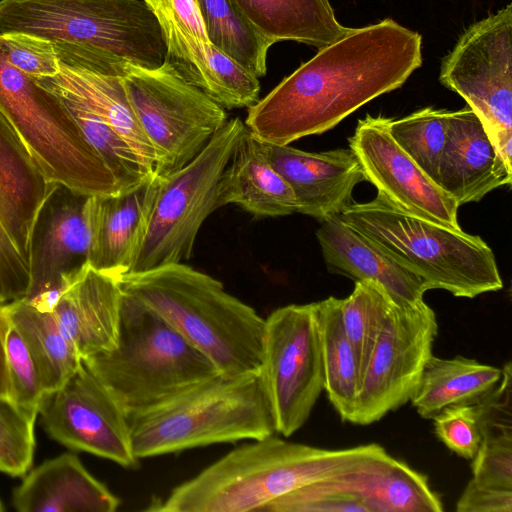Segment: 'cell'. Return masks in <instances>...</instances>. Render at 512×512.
<instances>
[{
  "instance_id": "obj_22",
  "label": "cell",
  "mask_w": 512,
  "mask_h": 512,
  "mask_svg": "<svg viewBox=\"0 0 512 512\" xmlns=\"http://www.w3.org/2000/svg\"><path fill=\"white\" fill-rule=\"evenodd\" d=\"M156 174L141 186L111 195L89 196L88 263L119 277L129 271L143 237L157 190Z\"/></svg>"
},
{
  "instance_id": "obj_29",
  "label": "cell",
  "mask_w": 512,
  "mask_h": 512,
  "mask_svg": "<svg viewBox=\"0 0 512 512\" xmlns=\"http://www.w3.org/2000/svg\"><path fill=\"white\" fill-rule=\"evenodd\" d=\"M8 311L35 365L43 393L57 389L77 370L82 358L51 311L24 299L9 302Z\"/></svg>"
},
{
  "instance_id": "obj_4",
  "label": "cell",
  "mask_w": 512,
  "mask_h": 512,
  "mask_svg": "<svg viewBox=\"0 0 512 512\" xmlns=\"http://www.w3.org/2000/svg\"><path fill=\"white\" fill-rule=\"evenodd\" d=\"M118 281L124 294L160 315L220 374L260 372L265 319L217 279L175 263L125 273Z\"/></svg>"
},
{
  "instance_id": "obj_32",
  "label": "cell",
  "mask_w": 512,
  "mask_h": 512,
  "mask_svg": "<svg viewBox=\"0 0 512 512\" xmlns=\"http://www.w3.org/2000/svg\"><path fill=\"white\" fill-rule=\"evenodd\" d=\"M196 2L210 41L249 73L264 76L271 44L256 33L230 0Z\"/></svg>"
},
{
  "instance_id": "obj_35",
  "label": "cell",
  "mask_w": 512,
  "mask_h": 512,
  "mask_svg": "<svg viewBox=\"0 0 512 512\" xmlns=\"http://www.w3.org/2000/svg\"><path fill=\"white\" fill-rule=\"evenodd\" d=\"M37 415L0 396V472L23 476L30 469L35 449Z\"/></svg>"
},
{
  "instance_id": "obj_20",
  "label": "cell",
  "mask_w": 512,
  "mask_h": 512,
  "mask_svg": "<svg viewBox=\"0 0 512 512\" xmlns=\"http://www.w3.org/2000/svg\"><path fill=\"white\" fill-rule=\"evenodd\" d=\"M166 39L165 62L186 82L224 109L249 108L258 101L259 78L249 73L209 37L158 18Z\"/></svg>"
},
{
  "instance_id": "obj_18",
  "label": "cell",
  "mask_w": 512,
  "mask_h": 512,
  "mask_svg": "<svg viewBox=\"0 0 512 512\" xmlns=\"http://www.w3.org/2000/svg\"><path fill=\"white\" fill-rule=\"evenodd\" d=\"M511 180V167L478 115L469 106L450 111L437 184L461 206L480 201L492 190L510 185Z\"/></svg>"
},
{
  "instance_id": "obj_33",
  "label": "cell",
  "mask_w": 512,
  "mask_h": 512,
  "mask_svg": "<svg viewBox=\"0 0 512 512\" xmlns=\"http://www.w3.org/2000/svg\"><path fill=\"white\" fill-rule=\"evenodd\" d=\"M395 305L384 288L373 281L355 282L353 292L340 299L342 323L354 351L359 377Z\"/></svg>"
},
{
  "instance_id": "obj_37",
  "label": "cell",
  "mask_w": 512,
  "mask_h": 512,
  "mask_svg": "<svg viewBox=\"0 0 512 512\" xmlns=\"http://www.w3.org/2000/svg\"><path fill=\"white\" fill-rule=\"evenodd\" d=\"M0 46L7 60L21 72L33 77H52L60 70L53 44L20 32L0 33Z\"/></svg>"
},
{
  "instance_id": "obj_8",
  "label": "cell",
  "mask_w": 512,
  "mask_h": 512,
  "mask_svg": "<svg viewBox=\"0 0 512 512\" xmlns=\"http://www.w3.org/2000/svg\"><path fill=\"white\" fill-rule=\"evenodd\" d=\"M0 110L48 179L87 196L122 192L60 97L14 67L1 46Z\"/></svg>"
},
{
  "instance_id": "obj_24",
  "label": "cell",
  "mask_w": 512,
  "mask_h": 512,
  "mask_svg": "<svg viewBox=\"0 0 512 512\" xmlns=\"http://www.w3.org/2000/svg\"><path fill=\"white\" fill-rule=\"evenodd\" d=\"M12 503L20 512H114L120 500L75 454L64 453L26 474Z\"/></svg>"
},
{
  "instance_id": "obj_41",
  "label": "cell",
  "mask_w": 512,
  "mask_h": 512,
  "mask_svg": "<svg viewBox=\"0 0 512 512\" xmlns=\"http://www.w3.org/2000/svg\"><path fill=\"white\" fill-rule=\"evenodd\" d=\"M458 512H512V490L467 483L456 503Z\"/></svg>"
},
{
  "instance_id": "obj_12",
  "label": "cell",
  "mask_w": 512,
  "mask_h": 512,
  "mask_svg": "<svg viewBox=\"0 0 512 512\" xmlns=\"http://www.w3.org/2000/svg\"><path fill=\"white\" fill-rule=\"evenodd\" d=\"M260 373L275 433L290 437L306 423L324 390L315 302L280 307L265 319Z\"/></svg>"
},
{
  "instance_id": "obj_16",
  "label": "cell",
  "mask_w": 512,
  "mask_h": 512,
  "mask_svg": "<svg viewBox=\"0 0 512 512\" xmlns=\"http://www.w3.org/2000/svg\"><path fill=\"white\" fill-rule=\"evenodd\" d=\"M389 120L367 115L349 138L365 181L399 208L423 219L462 230L458 204L395 142Z\"/></svg>"
},
{
  "instance_id": "obj_26",
  "label": "cell",
  "mask_w": 512,
  "mask_h": 512,
  "mask_svg": "<svg viewBox=\"0 0 512 512\" xmlns=\"http://www.w3.org/2000/svg\"><path fill=\"white\" fill-rule=\"evenodd\" d=\"M35 80L53 93L71 97L97 114L154 172L156 153L137 121L122 77L60 63L56 75Z\"/></svg>"
},
{
  "instance_id": "obj_21",
  "label": "cell",
  "mask_w": 512,
  "mask_h": 512,
  "mask_svg": "<svg viewBox=\"0 0 512 512\" xmlns=\"http://www.w3.org/2000/svg\"><path fill=\"white\" fill-rule=\"evenodd\" d=\"M316 231L327 270L355 282L379 284L397 306L424 302V283L348 226L339 214L320 222Z\"/></svg>"
},
{
  "instance_id": "obj_17",
  "label": "cell",
  "mask_w": 512,
  "mask_h": 512,
  "mask_svg": "<svg viewBox=\"0 0 512 512\" xmlns=\"http://www.w3.org/2000/svg\"><path fill=\"white\" fill-rule=\"evenodd\" d=\"M269 160L291 187L297 212L320 222L340 214L352 200L355 186L365 181L350 148L306 152L289 145L266 143Z\"/></svg>"
},
{
  "instance_id": "obj_23",
  "label": "cell",
  "mask_w": 512,
  "mask_h": 512,
  "mask_svg": "<svg viewBox=\"0 0 512 512\" xmlns=\"http://www.w3.org/2000/svg\"><path fill=\"white\" fill-rule=\"evenodd\" d=\"M57 186L39 169L0 110V222L27 264L36 218Z\"/></svg>"
},
{
  "instance_id": "obj_25",
  "label": "cell",
  "mask_w": 512,
  "mask_h": 512,
  "mask_svg": "<svg viewBox=\"0 0 512 512\" xmlns=\"http://www.w3.org/2000/svg\"><path fill=\"white\" fill-rule=\"evenodd\" d=\"M219 208L235 204L257 218L297 212L294 193L271 164L266 143L248 130L236 145L219 181Z\"/></svg>"
},
{
  "instance_id": "obj_2",
  "label": "cell",
  "mask_w": 512,
  "mask_h": 512,
  "mask_svg": "<svg viewBox=\"0 0 512 512\" xmlns=\"http://www.w3.org/2000/svg\"><path fill=\"white\" fill-rule=\"evenodd\" d=\"M386 452L376 443L324 449L273 434L230 451L148 510L260 512L296 489L362 471Z\"/></svg>"
},
{
  "instance_id": "obj_36",
  "label": "cell",
  "mask_w": 512,
  "mask_h": 512,
  "mask_svg": "<svg viewBox=\"0 0 512 512\" xmlns=\"http://www.w3.org/2000/svg\"><path fill=\"white\" fill-rule=\"evenodd\" d=\"M6 359L9 399L25 411L38 415L44 393L31 356L12 324L6 342Z\"/></svg>"
},
{
  "instance_id": "obj_13",
  "label": "cell",
  "mask_w": 512,
  "mask_h": 512,
  "mask_svg": "<svg viewBox=\"0 0 512 512\" xmlns=\"http://www.w3.org/2000/svg\"><path fill=\"white\" fill-rule=\"evenodd\" d=\"M437 333L425 301L392 308L360 374L351 423L372 424L410 401Z\"/></svg>"
},
{
  "instance_id": "obj_30",
  "label": "cell",
  "mask_w": 512,
  "mask_h": 512,
  "mask_svg": "<svg viewBox=\"0 0 512 512\" xmlns=\"http://www.w3.org/2000/svg\"><path fill=\"white\" fill-rule=\"evenodd\" d=\"M356 493L371 512H442L444 509L427 476L388 453L362 476Z\"/></svg>"
},
{
  "instance_id": "obj_15",
  "label": "cell",
  "mask_w": 512,
  "mask_h": 512,
  "mask_svg": "<svg viewBox=\"0 0 512 512\" xmlns=\"http://www.w3.org/2000/svg\"><path fill=\"white\" fill-rule=\"evenodd\" d=\"M90 241L89 196L58 184L33 226L24 300L52 311L61 291L88 263Z\"/></svg>"
},
{
  "instance_id": "obj_19",
  "label": "cell",
  "mask_w": 512,
  "mask_h": 512,
  "mask_svg": "<svg viewBox=\"0 0 512 512\" xmlns=\"http://www.w3.org/2000/svg\"><path fill=\"white\" fill-rule=\"evenodd\" d=\"M121 301L118 277L87 263L61 291L51 312L84 359L116 346Z\"/></svg>"
},
{
  "instance_id": "obj_7",
  "label": "cell",
  "mask_w": 512,
  "mask_h": 512,
  "mask_svg": "<svg viewBox=\"0 0 512 512\" xmlns=\"http://www.w3.org/2000/svg\"><path fill=\"white\" fill-rule=\"evenodd\" d=\"M82 361L128 417L219 373L160 315L123 292L116 346Z\"/></svg>"
},
{
  "instance_id": "obj_42",
  "label": "cell",
  "mask_w": 512,
  "mask_h": 512,
  "mask_svg": "<svg viewBox=\"0 0 512 512\" xmlns=\"http://www.w3.org/2000/svg\"><path fill=\"white\" fill-rule=\"evenodd\" d=\"M11 328L8 302L0 298V396L9 399L6 342Z\"/></svg>"
},
{
  "instance_id": "obj_9",
  "label": "cell",
  "mask_w": 512,
  "mask_h": 512,
  "mask_svg": "<svg viewBox=\"0 0 512 512\" xmlns=\"http://www.w3.org/2000/svg\"><path fill=\"white\" fill-rule=\"evenodd\" d=\"M246 131L240 118L228 120L188 164L167 176L157 175L145 231L127 273L190 259L202 224L219 208L220 177Z\"/></svg>"
},
{
  "instance_id": "obj_6",
  "label": "cell",
  "mask_w": 512,
  "mask_h": 512,
  "mask_svg": "<svg viewBox=\"0 0 512 512\" xmlns=\"http://www.w3.org/2000/svg\"><path fill=\"white\" fill-rule=\"evenodd\" d=\"M132 449L142 458L275 433L261 373L216 374L128 417Z\"/></svg>"
},
{
  "instance_id": "obj_40",
  "label": "cell",
  "mask_w": 512,
  "mask_h": 512,
  "mask_svg": "<svg viewBox=\"0 0 512 512\" xmlns=\"http://www.w3.org/2000/svg\"><path fill=\"white\" fill-rule=\"evenodd\" d=\"M30 284L29 266L0 222V298L24 299Z\"/></svg>"
},
{
  "instance_id": "obj_39",
  "label": "cell",
  "mask_w": 512,
  "mask_h": 512,
  "mask_svg": "<svg viewBox=\"0 0 512 512\" xmlns=\"http://www.w3.org/2000/svg\"><path fill=\"white\" fill-rule=\"evenodd\" d=\"M472 460V478L478 484L512 490V433L483 434Z\"/></svg>"
},
{
  "instance_id": "obj_14",
  "label": "cell",
  "mask_w": 512,
  "mask_h": 512,
  "mask_svg": "<svg viewBox=\"0 0 512 512\" xmlns=\"http://www.w3.org/2000/svg\"><path fill=\"white\" fill-rule=\"evenodd\" d=\"M38 414L47 434L62 445L137 466L127 414L83 361L60 387L42 395Z\"/></svg>"
},
{
  "instance_id": "obj_27",
  "label": "cell",
  "mask_w": 512,
  "mask_h": 512,
  "mask_svg": "<svg viewBox=\"0 0 512 512\" xmlns=\"http://www.w3.org/2000/svg\"><path fill=\"white\" fill-rule=\"evenodd\" d=\"M268 43L296 41L322 49L351 28L336 19L329 0H230Z\"/></svg>"
},
{
  "instance_id": "obj_31",
  "label": "cell",
  "mask_w": 512,
  "mask_h": 512,
  "mask_svg": "<svg viewBox=\"0 0 512 512\" xmlns=\"http://www.w3.org/2000/svg\"><path fill=\"white\" fill-rule=\"evenodd\" d=\"M324 374V390L342 421L350 422L359 373L341 318L340 299L315 302Z\"/></svg>"
},
{
  "instance_id": "obj_5",
  "label": "cell",
  "mask_w": 512,
  "mask_h": 512,
  "mask_svg": "<svg viewBox=\"0 0 512 512\" xmlns=\"http://www.w3.org/2000/svg\"><path fill=\"white\" fill-rule=\"evenodd\" d=\"M356 232L416 275L427 291L475 298L503 287L495 255L477 235L409 213L385 196L352 201L339 214Z\"/></svg>"
},
{
  "instance_id": "obj_28",
  "label": "cell",
  "mask_w": 512,
  "mask_h": 512,
  "mask_svg": "<svg viewBox=\"0 0 512 512\" xmlns=\"http://www.w3.org/2000/svg\"><path fill=\"white\" fill-rule=\"evenodd\" d=\"M502 369L472 358L432 355L410 401L424 419H433L452 405L476 404L497 386Z\"/></svg>"
},
{
  "instance_id": "obj_3",
  "label": "cell",
  "mask_w": 512,
  "mask_h": 512,
  "mask_svg": "<svg viewBox=\"0 0 512 512\" xmlns=\"http://www.w3.org/2000/svg\"><path fill=\"white\" fill-rule=\"evenodd\" d=\"M51 42L59 63L123 77L165 63L166 39L146 0H0V33Z\"/></svg>"
},
{
  "instance_id": "obj_38",
  "label": "cell",
  "mask_w": 512,
  "mask_h": 512,
  "mask_svg": "<svg viewBox=\"0 0 512 512\" xmlns=\"http://www.w3.org/2000/svg\"><path fill=\"white\" fill-rule=\"evenodd\" d=\"M433 421L436 436L451 451L468 460L475 457L482 440L476 404L448 406Z\"/></svg>"
},
{
  "instance_id": "obj_1",
  "label": "cell",
  "mask_w": 512,
  "mask_h": 512,
  "mask_svg": "<svg viewBox=\"0 0 512 512\" xmlns=\"http://www.w3.org/2000/svg\"><path fill=\"white\" fill-rule=\"evenodd\" d=\"M421 43L419 33L391 19L351 29L250 106L247 130L275 145L322 134L401 87L422 64Z\"/></svg>"
},
{
  "instance_id": "obj_10",
  "label": "cell",
  "mask_w": 512,
  "mask_h": 512,
  "mask_svg": "<svg viewBox=\"0 0 512 512\" xmlns=\"http://www.w3.org/2000/svg\"><path fill=\"white\" fill-rule=\"evenodd\" d=\"M122 78L137 121L156 153L158 176L188 164L228 121L222 106L166 62L155 69L128 65Z\"/></svg>"
},
{
  "instance_id": "obj_34",
  "label": "cell",
  "mask_w": 512,
  "mask_h": 512,
  "mask_svg": "<svg viewBox=\"0 0 512 512\" xmlns=\"http://www.w3.org/2000/svg\"><path fill=\"white\" fill-rule=\"evenodd\" d=\"M449 115L448 110L428 107L401 119L389 120V132L395 142L436 183Z\"/></svg>"
},
{
  "instance_id": "obj_11",
  "label": "cell",
  "mask_w": 512,
  "mask_h": 512,
  "mask_svg": "<svg viewBox=\"0 0 512 512\" xmlns=\"http://www.w3.org/2000/svg\"><path fill=\"white\" fill-rule=\"evenodd\" d=\"M512 5L473 24L445 57L440 82L483 122L504 162L512 151Z\"/></svg>"
},
{
  "instance_id": "obj_43",
  "label": "cell",
  "mask_w": 512,
  "mask_h": 512,
  "mask_svg": "<svg viewBox=\"0 0 512 512\" xmlns=\"http://www.w3.org/2000/svg\"><path fill=\"white\" fill-rule=\"evenodd\" d=\"M3 510H4V506H3V504H2V502L0 500V512H2Z\"/></svg>"
}]
</instances>
